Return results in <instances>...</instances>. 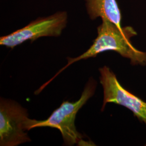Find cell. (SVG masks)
I'll use <instances>...</instances> for the list:
<instances>
[{"instance_id": "5", "label": "cell", "mask_w": 146, "mask_h": 146, "mask_svg": "<svg viewBox=\"0 0 146 146\" xmlns=\"http://www.w3.org/2000/svg\"><path fill=\"white\" fill-rule=\"evenodd\" d=\"M100 81L104 89L103 111L108 103L122 106L130 110L134 115L146 125V102L123 87L115 74L109 67L99 69Z\"/></svg>"}, {"instance_id": "6", "label": "cell", "mask_w": 146, "mask_h": 146, "mask_svg": "<svg viewBox=\"0 0 146 146\" xmlns=\"http://www.w3.org/2000/svg\"><path fill=\"white\" fill-rule=\"evenodd\" d=\"M86 7L91 19L104 18L122 28L121 14L116 0H86Z\"/></svg>"}, {"instance_id": "3", "label": "cell", "mask_w": 146, "mask_h": 146, "mask_svg": "<svg viewBox=\"0 0 146 146\" xmlns=\"http://www.w3.org/2000/svg\"><path fill=\"white\" fill-rule=\"evenodd\" d=\"M29 120L25 108L13 100L1 98L0 146H17L31 141L26 133Z\"/></svg>"}, {"instance_id": "1", "label": "cell", "mask_w": 146, "mask_h": 146, "mask_svg": "<svg viewBox=\"0 0 146 146\" xmlns=\"http://www.w3.org/2000/svg\"><path fill=\"white\" fill-rule=\"evenodd\" d=\"M102 20V24L98 28V36L91 47L79 56L67 58V64L48 81L46 85L74 63L81 60L95 58L100 53L108 50L117 52L122 57L129 58L133 65L146 66V52L136 49L131 42V38L137 35L134 28L131 26L121 28L106 19L103 18Z\"/></svg>"}, {"instance_id": "2", "label": "cell", "mask_w": 146, "mask_h": 146, "mask_svg": "<svg viewBox=\"0 0 146 146\" xmlns=\"http://www.w3.org/2000/svg\"><path fill=\"white\" fill-rule=\"evenodd\" d=\"M96 87L95 81L90 79L80 99L74 102L64 101L46 120L38 121L30 119L27 125V131L38 127L56 128L61 132L65 145L74 146L80 143L83 141L84 136L76 128V116L78 110L94 95Z\"/></svg>"}, {"instance_id": "4", "label": "cell", "mask_w": 146, "mask_h": 146, "mask_svg": "<svg viewBox=\"0 0 146 146\" xmlns=\"http://www.w3.org/2000/svg\"><path fill=\"white\" fill-rule=\"evenodd\" d=\"M67 19V13L65 11L38 18L20 29L1 37L0 44L13 49L27 40L33 42L41 37L59 36L66 27Z\"/></svg>"}]
</instances>
